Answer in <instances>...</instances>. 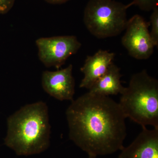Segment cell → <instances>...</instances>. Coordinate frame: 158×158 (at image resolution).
I'll return each instance as SVG.
<instances>
[{"instance_id": "8992f818", "label": "cell", "mask_w": 158, "mask_h": 158, "mask_svg": "<svg viewBox=\"0 0 158 158\" xmlns=\"http://www.w3.org/2000/svg\"><path fill=\"white\" fill-rule=\"evenodd\" d=\"M149 23L142 16L135 15L128 20L121 43L131 56L138 60L149 59L155 46L148 30Z\"/></svg>"}, {"instance_id": "6da1fadb", "label": "cell", "mask_w": 158, "mask_h": 158, "mask_svg": "<svg viewBox=\"0 0 158 158\" xmlns=\"http://www.w3.org/2000/svg\"><path fill=\"white\" fill-rule=\"evenodd\" d=\"M65 114L69 138L88 156L112 154L124 147L126 117L110 96L88 91L72 101Z\"/></svg>"}, {"instance_id": "5bb4252c", "label": "cell", "mask_w": 158, "mask_h": 158, "mask_svg": "<svg viewBox=\"0 0 158 158\" xmlns=\"http://www.w3.org/2000/svg\"><path fill=\"white\" fill-rule=\"evenodd\" d=\"M47 2L53 5H59L66 2L70 0H44Z\"/></svg>"}, {"instance_id": "7c38bea8", "label": "cell", "mask_w": 158, "mask_h": 158, "mask_svg": "<svg viewBox=\"0 0 158 158\" xmlns=\"http://www.w3.org/2000/svg\"><path fill=\"white\" fill-rule=\"evenodd\" d=\"M133 6H138L142 11H152L156 7H158V0H133L132 2L126 5L127 9Z\"/></svg>"}, {"instance_id": "9c48e42d", "label": "cell", "mask_w": 158, "mask_h": 158, "mask_svg": "<svg viewBox=\"0 0 158 158\" xmlns=\"http://www.w3.org/2000/svg\"><path fill=\"white\" fill-rule=\"evenodd\" d=\"M115 54L106 50H99L92 56H88L81 68L84 77L80 88L89 89L101 77L113 63Z\"/></svg>"}, {"instance_id": "4fadbf2b", "label": "cell", "mask_w": 158, "mask_h": 158, "mask_svg": "<svg viewBox=\"0 0 158 158\" xmlns=\"http://www.w3.org/2000/svg\"><path fill=\"white\" fill-rule=\"evenodd\" d=\"M16 0H0V14H7L12 9Z\"/></svg>"}, {"instance_id": "ba28073f", "label": "cell", "mask_w": 158, "mask_h": 158, "mask_svg": "<svg viewBox=\"0 0 158 158\" xmlns=\"http://www.w3.org/2000/svg\"><path fill=\"white\" fill-rule=\"evenodd\" d=\"M142 128L134 141L120 150L118 158H158V129Z\"/></svg>"}, {"instance_id": "277c9868", "label": "cell", "mask_w": 158, "mask_h": 158, "mask_svg": "<svg viewBox=\"0 0 158 158\" xmlns=\"http://www.w3.org/2000/svg\"><path fill=\"white\" fill-rule=\"evenodd\" d=\"M127 9L115 0H89L83 21L90 34L98 39L116 37L126 27Z\"/></svg>"}, {"instance_id": "3957f363", "label": "cell", "mask_w": 158, "mask_h": 158, "mask_svg": "<svg viewBox=\"0 0 158 158\" xmlns=\"http://www.w3.org/2000/svg\"><path fill=\"white\" fill-rule=\"evenodd\" d=\"M118 104L126 118L142 127L158 129V81L146 70L134 74Z\"/></svg>"}, {"instance_id": "52a82bcc", "label": "cell", "mask_w": 158, "mask_h": 158, "mask_svg": "<svg viewBox=\"0 0 158 158\" xmlns=\"http://www.w3.org/2000/svg\"><path fill=\"white\" fill-rule=\"evenodd\" d=\"M72 64L56 71H44L41 83L43 89L51 96L60 101L73 100L75 82Z\"/></svg>"}, {"instance_id": "7a4b0ae2", "label": "cell", "mask_w": 158, "mask_h": 158, "mask_svg": "<svg viewBox=\"0 0 158 158\" xmlns=\"http://www.w3.org/2000/svg\"><path fill=\"white\" fill-rule=\"evenodd\" d=\"M50 135L48 107L38 102L24 106L9 116L4 142L18 156L33 155L48 148Z\"/></svg>"}, {"instance_id": "8fae6325", "label": "cell", "mask_w": 158, "mask_h": 158, "mask_svg": "<svg viewBox=\"0 0 158 158\" xmlns=\"http://www.w3.org/2000/svg\"><path fill=\"white\" fill-rule=\"evenodd\" d=\"M150 22L151 31L150 32L152 40L155 47L158 46V7H156L152 10L150 16Z\"/></svg>"}, {"instance_id": "30bf717a", "label": "cell", "mask_w": 158, "mask_h": 158, "mask_svg": "<svg viewBox=\"0 0 158 158\" xmlns=\"http://www.w3.org/2000/svg\"><path fill=\"white\" fill-rule=\"evenodd\" d=\"M120 69L113 63L109 69L89 89V92L105 96L121 94L125 87L122 85Z\"/></svg>"}, {"instance_id": "9a60e30c", "label": "cell", "mask_w": 158, "mask_h": 158, "mask_svg": "<svg viewBox=\"0 0 158 158\" xmlns=\"http://www.w3.org/2000/svg\"><path fill=\"white\" fill-rule=\"evenodd\" d=\"M97 156H89V157H88V158H97Z\"/></svg>"}, {"instance_id": "5b68a950", "label": "cell", "mask_w": 158, "mask_h": 158, "mask_svg": "<svg viewBox=\"0 0 158 158\" xmlns=\"http://www.w3.org/2000/svg\"><path fill=\"white\" fill-rule=\"evenodd\" d=\"M39 60L45 67L59 69L67 59L77 52L81 43L74 35L40 37L36 41Z\"/></svg>"}]
</instances>
